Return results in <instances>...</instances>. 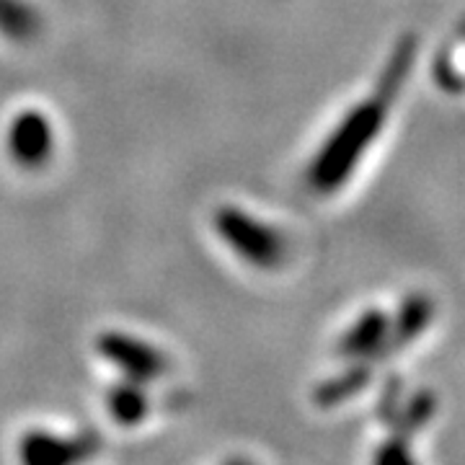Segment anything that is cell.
Here are the masks:
<instances>
[{
  "instance_id": "cell-1",
  "label": "cell",
  "mask_w": 465,
  "mask_h": 465,
  "mask_svg": "<svg viewBox=\"0 0 465 465\" xmlns=\"http://www.w3.org/2000/svg\"><path fill=\"white\" fill-rule=\"evenodd\" d=\"M96 349L104 360H109L112 365L119 367L122 375L130 381H158L166 372V357L161 354V349H155L153 344L137 339V336H130V333H101Z\"/></svg>"
},
{
  "instance_id": "cell-2",
  "label": "cell",
  "mask_w": 465,
  "mask_h": 465,
  "mask_svg": "<svg viewBox=\"0 0 465 465\" xmlns=\"http://www.w3.org/2000/svg\"><path fill=\"white\" fill-rule=\"evenodd\" d=\"M96 450V440L88 434L65 437V434L32 430L18 442V465H81Z\"/></svg>"
},
{
  "instance_id": "cell-5",
  "label": "cell",
  "mask_w": 465,
  "mask_h": 465,
  "mask_svg": "<svg viewBox=\"0 0 465 465\" xmlns=\"http://www.w3.org/2000/svg\"><path fill=\"white\" fill-rule=\"evenodd\" d=\"M106 409L119 427H137L140 421H145L150 401L148 393L143 391V382L124 378L122 382L112 385L106 396Z\"/></svg>"
},
{
  "instance_id": "cell-3",
  "label": "cell",
  "mask_w": 465,
  "mask_h": 465,
  "mask_svg": "<svg viewBox=\"0 0 465 465\" xmlns=\"http://www.w3.org/2000/svg\"><path fill=\"white\" fill-rule=\"evenodd\" d=\"M217 232L228 241L232 251H238L243 259H249L253 264H274L280 256V241L272 231H266L264 225H259L249 215L238 213V210H223L217 213Z\"/></svg>"
},
{
  "instance_id": "cell-6",
  "label": "cell",
  "mask_w": 465,
  "mask_h": 465,
  "mask_svg": "<svg viewBox=\"0 0 465 465\" xmlns=\"http://www.w3.org/2000/svg\"><path fill=\"white\" fill-rule=\"evenodd\" d=\"M0 32L16 42H26L39 32V18L21 0H0Z\"/></svg>"
},
{
  "instance_id": "cell-4",
  "label": "cell",
  "mask_w": 465,
  "mask_h": 465,
  "mask_svg": "<svg viewBox=\"0 0 465 465\" xmlns=\"http://www.w3.org/2000/svg\"><path fill=\"white\" fill-rule=\"evenodd\" d=\"M54 134L47 116L36 109H26L14 116L8 130V153L21 168H42L50 161Z\"/></svg>"
}]
</instances>
